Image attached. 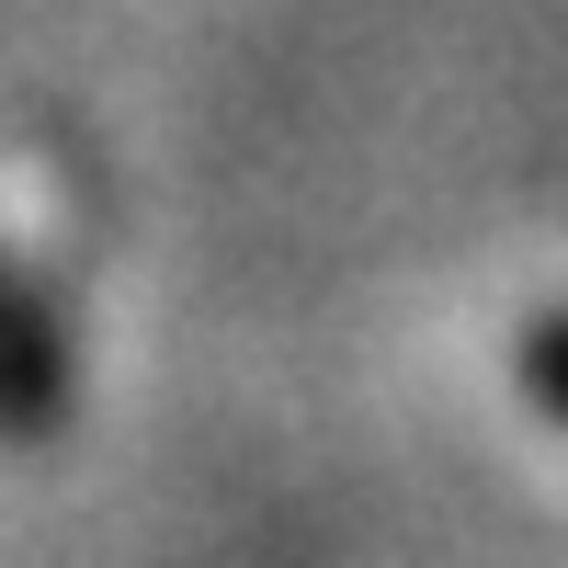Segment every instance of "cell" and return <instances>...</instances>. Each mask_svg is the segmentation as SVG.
Masks as SVG:
<instances>
[{
    "mask_svg": "<svg viewBox=\"0 0 568 568\" xmlns=\"http://www.w3.org/2000/svg\"><path fill=\"white\" fill-rule=\"evenodd\" d=\"M511 375H524V398H535L557 433H568V307H546L524 342H511Z\"/></svg>",
    "mask_w": 568,
    "mask_h": 568,
    "instance_id": "cell-1",
    "label": "cell"
}]
</instances>
